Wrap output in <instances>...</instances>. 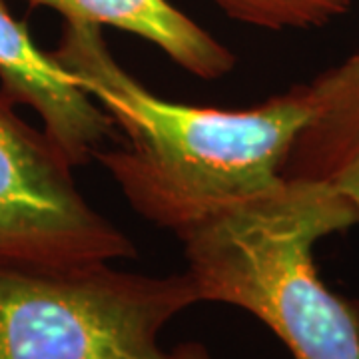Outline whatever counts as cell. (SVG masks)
Returning a JSON list of instances; mask_svg holds the SVG:
<instances>
[{
  "label": "cell",
  "instance_id": "cell-3",
  "mask_svg": "<svg viewBox=\"0 0 359 359\" xmlns=\"http://www.w3.org/2000/svg\"><path fill=\"white\" fill-rule=\"evenodd\" d=\"M198 302L188 271L0 268V359H172L160 332Z\"/></svg>",
  "mask_w": 359,
  "mask_h": 359
},
{
  "label": "cell",
  "instance_id": "cell-1",
  "mask_svg": "<svg viewBox=\"0 0 359 359\" xmlns=\"http://www.w3.org/2000/svg\"><path fill=\"white\" fill-rule=\"evenodd\" d=\"M50 56L128 138L94 158L142 218L174 233L280 184L309 116L306 84L245 110L162 100L116 62L98 25L65 22Z\"/></svg>",
  "mask_w": 359,
  "mask_h": 359
},
{
  "label": "cell",
  "instance_id": "cell-2",
  "mask_svg": "<svg viewBox=\"0 0 359 359\" xmlns=\"http://www.w3.org/2000/svg\"><path fill=\"white\" fill-rule=\"evenodd\" d=\"M359 224L327 184L282 178L178 231L200 302L254 313L294 359H359V308L321 282L313 248Z\"/></svg>",
  "mask_w": 359,
  "mask_h": 359
},
{
  "label": "cell",
  "instance_id": "cell-7",
  "mask_svg": "<svg viewBox=\"0 0 359 359\" xmlns=\"http://www.w3.org/2000/svg\"><path fill=\"white\" fill-rule=\"evenodd\" d=\"M52 8L65 22L112 26L148 40L182 70L218 80L236 68V54L168 0H25Z\"/></svg>",
  "mask_w": 359,
  "mask_h": 359
},
{
  "label": "cell",
  "instance_id": "cell-8",
  "mask_svg": "<svg viewBox=\"0 0 359 359\" xmlns=\"http://www.w3.org/2000/svg\"><path fill=\"white\" fill-rule=\"evenodd\" d=\"M228 18L264 30L316 28L351 8V0H210Z\"/></svg>",
  "mask_w": 359,
  "mask_h": 359
},
{
  "label": "cell",
  "instance_id": "cell-4",
  "mask_svg": "<svg viewBox=\"0 0 359 359\" xmlns=\"http://www.w3.org/2000/svg\"><path fill=\"white\" fill-rule=\"evenodd\" d=\"M0 92V268L54 269L138 254L78 190L62 148Z\"/></svg>",
  "mask_w": 359,
  "mask_h": 359
},
{
  "label": "cell",
  "instance_id": "cell-9",
  "mask_svg": "<svg viewBox=\"0 0 359 359\" xmlns=\"http://www.w3.org/2000/svg\"><path fill=\"white\" fill-rule=\"evenodd\" d=\"M170 355L172 359H210L204 347L198 344H184V346L176 347Z\"/></svg>",
  "mask_w": 359,
  "mask_h": 359
},
{
  "label": "cell",
  "instance_id": "cell-5",
  "mask_svg": "<svg viewBox=\"0 0 359 359\" xmlns=\"http://www.w3.org/2000/svg\"><path fill=\"white\" fill-rule=\"evenodd\" d=\"M0 92L40 116L46 134L74 168L88 164L114 136L112 118L50 52L40 50L4 0H0Z\"/></svg>",
  "mask_w": 359,
  "mask_h": 359
},
{
  "label": "cell",
  "instance_id": "cell-6",
  "mask_svg": "<svg viewBox=\"0 0 359 359\" xmlns=\"http://www.w3.org/2000/svg\"><path fill=\"white\" fill-rule=\"evenodd\" d=\"M309 116L285 158L283 178L327 184L359 218V50L306 84Z\"/></svg>",
  "mask_w": 359,
  "mask_h": 359
}]
</instances>
